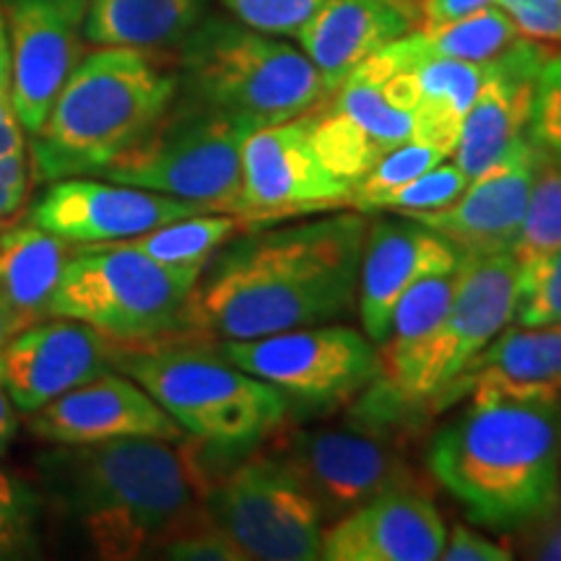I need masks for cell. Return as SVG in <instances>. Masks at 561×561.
Listing matches in <instances>:
<instances>
[{
  "instance_id": "cell-1",
  "label": "cell",
  "mask_w": 561,
  "mask_h": 561,
  "mask_svg": "<svg viewBox=\"0 0 561 561\" xmlns=\"http://www.w3.org/2000/svg\"><path fill=\"white\" fill-rule=\"evenodd\" d=\"M367 227L356 210L229 240L164 341H252L343 318L356 305Z\"/></svg>"
},
{
  "instance_id": "cell-2",
  "label": "cell",
  "mask_w": 561,
  "mask_h": 561,
  "mask_svg": "<svg viewBox=\"0 0 561 561\" xmlns=\"http://www.w3.org/2000/svg\"><path fill=\"white\" fill-rule=\"evenodd\" d=\"M39 473L96 557L112 561L159 551L203 510L208 489L191 455L153 437L58 447L42 455Z\"/></svg>"
},
{
  "instance_id": "cell-3",
  "label": "cell",
  "mask_w": 561,
  "mask_h": 561,
  "mask_svg": "<svg viewBox=\"0 0 561 561\" xmlns=\"http://www.w3.org/2000/svg\"><path fill=\"white\" fill-rule=\"evenodd\" d=\"M426 466L473 523H536L561 500V396L473 398L434 434Z\"/></svg>"
},
{
  "instance_id": "cell-4",
  "label": "cell",
  "mask_w": 561,
  "mask_h": 561,
  "mask_svg": "<svg viewBox=\"0 0 561 561\" xmlns=\"http://www.w3.org/2000/svg\"><path fill=\"white\" fill-rule=\"evenodd\" d=\"M180 94V70L161 53L102 47L76 66L37 136L34 182L91 178L133 149Z\"/></svg>"
},
{
  "instance_id": "cell-5",
  "label": "cell",
  "mask_w": 561,
  "mask_h": 561,
  "mask_svg": "<svg viewBox=\"0 0 561 561\" xmlns=\"http://www.w3.org/2000/svg\"><path fill=\"white\" fill-rule=\"evenodd\" d=\"M517 261L512 252L462 255L445 318L409 351L388 377H375L354 409V421L377 430H405L515 320Z\"/></svg>"
},
{
  "instance_id": "cell-6",
  "label": "cell",
  "mask_w": 561,
  "mask_h": 561,
  "mask_svg": "<svg viewBox=\"0 0 561 561\" xmlns=\"http://www.w3.org/2000/svg\"><path fill=\"white\" fill-rule=\"evenodd\" d=\"M178 50L182 94L252 128L307 115L333 94L305 53L240 21L203 16Z\"/></svg>"
},
{
  "instance_id": "cell-7",
  "label": "cell",
  "mask_w": 561,
  "mask_h": 561,
  "mask_svg": "<svg viewBox=\"0 0 561 561\" xmlns=\"http://www.w3.org/2000/svg\"><path fill=\"white\" fill-rule=\"evenodd\" d=\"M117 369L149 392L187 437L216 450L261 445L289 416V401L273 385L195 341L130 346Z\"/></svg>"
},
{
  "instance_id": "cell-8",
  "label": "cell",
  "mask_w": 561,
  "mask_h": 561,
  "mask_svg": "<svg viewBox=\"0 0 561 561\" xmlns=\"http://www.w3.org/2000/svg\"><path fill=\"white\" fill-rule=\"evenodd\" d=\"M201 271L164 265L128 242L81 244L47 318L81 320L125 346H149L178 331Z\"/></svg>"
},
{
  "instance_id": "cell-9",
  "label": "cell",
  "mask_w": 561,
  "mask_h": 561,
  "mask_svg": "<svg viewBox=\"0 0 561 561\" xmlns=\"http://www.w3.org/2000/svg\"><path fill=\"white\" fill-rule=\"evenodd\" d=\"M252 130L250 123L178 94L164 117L96 178L234 214L242 140Z\"/></svg>"
},
{
  "instance_id": "cell-10",
  "label": "cell",
  "mask_w": 561,
  "mask_h": 561,
  "mask_svg": "<svg viewBox=\"0 0 561 561\" xmlns=\"http://www.w3.org/2000/svg\"><path fill=\"white\" fill-rule=\"evenodd\" d=\"M268 453L333 523L385 491L421 486L388 430L351 421L348 426H278Z\"/></svg>"
},
{
  "instance_id": "cell-11",
  "label": "cell",
  "mask_w": 561,
  "mask_h": 561,
  "mask_svg": "<svg viewBox=\"0 0 561 561\" xmlns=\"http://www.w3.org/2000/svg\"><path fill=\"white\" fill-rule=\"evenodd\" d=\"M203 507L248 559H322L325 520L318 504L268 450L248 455L219 481H208Z\"/></svg>"
},
{
  "instance_id": "cell-12",
  "label": "cell",
  "mask_w": 561,
  "mask_h": 561,
  "mask_svg": "<svg viewBox=\"0 0 561 561\" xmlns=\"http://www.w3.org/2000/svg\"><path fill=\"white\" fill-rule=\"evenodd\" d=\"M224 359L276 388L286 401L328 411L359 398L377 377V346L346 325H305L252 341L216 343Z\"/></svg>"
},
{
  "instance_id": "cell-13",
  "label": "cell",
  "mask_w": 561,
  "mask_h": 561,
  "mask_svg": "<svg viewBox=\"0 0 561 561\" xmlns=\"http://www.w3.org/2000/svg\"><path fill=\"white\" fill-rule=\"evenodd\" d=\"M346 180L322 164L312 140V112L263 125L242 140V182L234 216L255 229L291 216L331 214L351 203Z\"/></svg>"
},
{
  "instance_id": "cell-14",
  "label": "cell",
  "mask_w": 561,
  "mask_h": 561,
  "mask_svg": "<svg viewBox=\"0 0 561 561\" xmlns=\"http://www.w3.org/2000/svg\"><path fill=\"white\" fill-rule=\"evenodd\" d=\"M11 47V100L26 136H37L81 62L89 0H0Z\"/></svg>"
},
{
  "instance_id": "cell-15",
  "label": "cell",
  "mask_w": 561,
  "mask_h": 561,
  "mask_svg": "<svg viewBox=\"0 0 561 561\" xmlns=\"http://www.w3.org/2000/svg\"><path fill=\"white\" fill-rule=\"evenodd\" d=\"M128 348L87 322L53 318L21 328L0 348V377L13 405L21 413H34L62 392L117 367Z\"/></svg>"
},
{
  "instance_id": "cell-16",
  "label": "cell",
  "mask_w": 561,
  "mask_h": 561,
  "mask_svg": "<svg viewBox=\"0 0 561 561\" xmlns=\"http://www.w3.org/2000/svg\"><path fill=\"white\" fill-rule=\"evenodd\" d=\"M206 210L198 203L121 182L68 178L50 182L30 206L26 219L70 244H100L136 240L146 231Z\"/></svg>"
},
{
  "instance_id": "cell-17",
  "label": "cell",
  "mask_w": 561,
  "mask_h": 561,
  "mask_svg": "<svg viewBox=\"0 0 561 561\" xmlns=\"http://www.w3.org/2000/svg\"><path fill=\"white\" fill-rule=\"evenodd\" d=\"M536 167L538 149L528 136H523L486 172L468 182L453 203L403 216L439 231L460 250V255L510 252L523 229Z\"/></svg>"
},
{
  "instance_id": "cell-18",
  "label": "cell",
  "mask_w": 561,
  "mask_h": 561,
  "mask_svg": "<svg viewBox=\"0 0 561 561\" xmlns=\"http://www.w3.org/2000/svg\"><path fill=\"white\" fill-rule=\"evenodd\" d=\"M30 432L55 447L153 437L180 442L182 426L128 375L102 371L30 413Z\"/></svg>"
},
{
  "instance_id": "cell-19",
  "label": "cell",
  "mask_w": 561,
  "mask_h": 561,
  "mask_svg": "<svg viewBox=\"0 0 561 561\" xmlns=\"http://www.w3.org/2000/svg\"><path fill=\"white\" fill-rule=\"evenodd\" d=\"M460 261V250L453 242L411 216L398 214L396 219L367 227L356 284L364 335L377 346L403 294L419 280L453 273Z\"/></svg>"
},
{
  "instance_id": "cell-20",
  "label": "cell",
  "mask_w": 561,
  "mask_h": 561,
  "mask_svg": "<svg viewBox=\"0 0 561 561\" xmlns=\"http://www.w3.org/2000/svg\"><path fill=\"white\" fill-rule=\"evenodd\" d=\"M549 53L551 47L543 42L517 37L486 62V76L453 151V161L468 180L486 172L515 140L528 136L536 79Z\"/></svg>"
},
{
  "instance_id": "cell-21",
  "label": "cell",
  "mask_w": 561,
  "mask_h": 561,
  "mask_svg": "<svg viewBox=\"0 0 561 561\" xmlns=\"http://www.w3.org/2000/svg\"><path fill=\"white\" fill-rule=\"evenodd\" d=\"M445 538V523L424 486H401L333 520L322 536V559L434 561Z\"/></svg>"
},
{
  "instance_id": "cell-22",
  "label": "cell",
  "mask_w": 561,
  "mask_h": 561,
  "mask_svg": "<svg viewBox=\"0 0 561 561\" xmlns=\"http://www.w3.org/2000/svg\"><path fill=\"white\" fill-rule=\"evenodd\" d=\"M561 396V325H507L455 380L432 398L426 411L437 413L462 396Z\"/></svg>"
},
{
  "instance_id": "cell-23",
  "label": "cell",
  "mask_w": 561,
  "mask_h": 561,
  "mask_svg": "<svg viewBox=\"0 0 561 561\" xmlns=\"http://www.w3.org/2000/svg\"><path fill=\"white\" fill-rule=\"evenodd\" d=\"M413 26L416 21L388 0H325L297 39L299 50L335 91L364 60Z\"/></svg>"
},
{
  "instance_id": "cell-24",
  "label": "cell",
  "mask_w": 561,
  "mask_h": 561,
  "mask_svg": "<svg viewBox=\"0 0 561 561\" xmlns=\"http://www.w3.org/2000/svg\"><path fill=\"white\" fill-rule=\"evenodd\" d=\"M206 3L208 0H89L83 37L96 47L178 50L206 16Z\"/></svg>"
},
{
  "instance_id": "cell-25",
  "label": "cell",
  "mask_w": 561,
  "mask_h": 561,
  "mask_svg": "<svg viewBox=\"0 0 561 561\" xmlns=\"http://www.w3.org/2000/svg\"><path fill=\"white\" fill-rule=\"evenodd\" d=\"M70 255V242L34 224L0 234V305L21 328L47 318Z\"/></svg>"
},
{
  "instance_id": "cell-26",
  "label": "cell",
  "mask_w": 561,
  "mask_h": 561,
  "mask_svg": "<svg viewBox=\"0 0 561 561\" xmlns=\"http://www.w3.org/2000/svg\"><path fill=\"white\" fill-rule=\"evenodd\" d=\"M486 62L426 58L416 66L419 104L413 110L411 140L453 157L462 121L479 94Z\"/></svg>"
},
{
  "instance_id": "cell-27",
  "label": "cell",
  "mask_w": 561,
  "mask_h": 561,
  "mask_svg": "<svg viewBox=\"0 0 561 561\" xmlns=\"http://www.w3.org/2000/svg\"><path fill=\"white\" fill-rule=\"evenodd\" d=\"M517 37L515 21L500 5L491 3L455 21H447L432 30L411 32L419 58H455L468 62H489L507 50Z\"/></svg>"
},
{
  "instance_id": "cell-28",
  "label": "cell",
  "mask_w": 561,
  "mask_h": 561,
  "mask_svg": "<svg viewBox=\"0 0 561 561\" xmlns=\"http://www.w3.org/2000/svg\"><path fill=\"white\" fill-rule=\"evenodd\" d=\"M242 221L234 214H219V210H206V214L185 216V219L170 221L157 227L136 240H125L133 248L146 252L153 261L164 265H178V268H206L210 257L227 244Z\"/></svg>"
},
{
  "instance_id": "cell-29",
  "label": "cell",
  "mask_w": 561,
  "mask_h": 561,
  "mask_svg": "<svg viewBox=\"0 0 561 561\" xmlns=\"http://www.w3.org/2000/svg\"><path fill=\"white\" fill-rule=\"evenodd\" d=\"M455 271L419 280L403 294L392 310L388 333L377 343V362H380L377 377H388L409 356V351L445 318L455 294Z\"/></svg>"
},
{
  "instance_id": "cell-30",
  "label": "cell",
  "mask_w": 561,
  "mask_h": 561,
  "mask_svg": "<svg viewBox=\"0 0 561 561\" xmlns=\"http://www.w3.org/2000/svg\"><path fill=\"white\" fill-rule=\"evenodd\" d=\"M335 112L348 117L380 157L411 140L413 112L398 110L385 100L380 81L356 68L325 100Z\"/></svg>"
},
{
  "instance_id": "cell-31",
  "label": "cell",
  "mask_w": 561,
  "mask_h": 561,
  "mask_svg": "<svg viewBox=\"0 0 561 561\" xmlns=\"http://www.w3.org/2000/svg\"><path fill=\"white\" fill-rule=\"evenodd\" d=\"M561 248V159L538 151L523 229L512 244L517 268Z\"/></svg>"
},
{
  "instance_id": "cell-32",
  "label": "cell",
  "mask_w": 561,
  "mask_h": 561,
  "mask_svg": "<svg viewBox=\"0 0 561 561\" xmlns=\"http://www.w3.org/2000/svg\"><path fill=\"white\" fill-rule=\"evenodd\" d=\"M39 491L21 476L0 468V561L39 557Z\"/></svg>"
},
{
  "instance_id": "cell-33",
  "label": "cell",
  "mask_w": 561,
  "mask_h": 561,
  "mask_svg": "<svg viewBox=\"0 0 561 561\" xmlns=\"http://www.w3.org/2000/svg\"><path fill=\"white\" fill-rule=\"evenodd\" d=\"M445 159V153L421 144V140H405V144L385 153L364 178L354 182L348 206L359 214L380 210L385 198H390L392 193L401 191L403 185H409L411 180H416L419 174L432 170Z\"/></svg>"
},
{
  "instance_id": "cell-34",
  "label": "cell",
  "mask_w": 561,
  "mask_h": 561,
  "mask_svg": "<svg viewBox=\"0 0 561 561\" xmlns=\"http://www.w3.org/2000/svg\"><path fill=\"white\" fill-rule=\"evenodd\" d=\"M517 325H561V248L523 265L517 276Z\"/></svg>"
},
{
  "instance_id": "cell-35",
  "label": "cell",
  "mask_w": 561,
  "mask_h": 561,
  "mask_svg": "<svg viewBox=\"0 0 561 561\" xmlns=\"http://www.w3.org/2000/svg\"><path fill=\"white\" fill-rule=\"evenodd\" d=\"M528 138L538 151L561 159V53L546 55L536 79Z\"/></svg>"
},
{
  "instance_id": "cell-36",
  "label": "cell",
  "mask_w": 561,
  "mask_h": 561,
  "mask_svg": "<svg viewBox=\"0 0 561 561\" xmlns=\"http://www.w3.org/2000/svg\"><path fill=\"white\" fill-rule=\"evenodd\" d=\"M234 21L271 37H297L325 0H221Z\"/></svg>"
},
{
  "instance_id": "cell-37",
  "label": "cell",
  "mask_w": 561,
  "mask_h": 561,
  "mask_svg": "<svg viewBox=\"0 0 561 561\" xmlns=\"http://www.w3.org/2000/svg\"><path fill=\"white\" fill-rule=\"evenodd\" d=\"M466 172L455 161L445 164L439 161L437 167L419 174L401 191H396L390 198H385L380 210H396V214H419V210H434L453 203L468 185Z\"/></svg>"
},
{
  "instance_id": "cell-38",
  "label": "cell",
  "mask_w": 561,
  "mask_h": 561,
  "mask_svg": "<svg viewBox=\"0 0 561 561\" xmlns=\"http://www.w3.org/2000/svg\"><path fill=\"white\" fill-rule=\"evenodd\" d=\"M161 557L180 561H248L244 551L224 533L203 507L185 528L161 543Z\"/></svg>"
},
{
  "instance_id": "cell-39",
  "label": "cell",
  "mask_w": 561,
  "mask_h": 561,
  "mask_svg": "<svg viewBox=\"0 0 561 561\" xmlns=\"http://www.w3.org/2000/svg\"><path fill=\"white\" fill-rule=\"evenodd\" d=\"M523 37L561 47V0H494Z\"/></svg>"
},
{
  "instance_id": "cell-40",
  "label": "cell",
  "mask_w": 561,
  "mask_h": 561,
  "mask_svg": "<svg viewBox=\"0 0 561 561\" xmlns=\"http://www.w3.org/2000/svg\"><path fill=\"white\" fill-rule=\"evenodd\" d=\"M445 561H507L512 553L504 546L489 541L481 533L468 528V525H455L450 536L445 538L442 557Z\"/></svg>"
},
{
  "instance_id": "cell-41",
  "label": "cell",
  "mask_w": 561,
  "mask_h": 561,
  "mask_svg": "<svg viewBox=\"0 0 561 561\" xmlns=\"http://www.w3.org/2000/svg\"><path fill=\"white\" fill-rule=\"evenodd\" d=\"M494 0H421L419 3V30H432L447 21H455L468 13L491 5Z\"/></svg>"
},
{
  "instance_id": "cell-42",
  "label": "cell",
  "mask_w": 561,
  "mask_h": 561,
  "mask_svg": "<svg viewBox=\"0 0 561 561\" xmlns=\"http://www.w3.org/2000/svg\"><path fill=\"white\" fill-rule=\"evenodd\" d=\"M530 525H538V530L533 533L530 557L561 561V500L553 504L543 517H538V520Z\"/></svg>"
},
{
  "instance_id": "cell-43",
  "label": "cell",
  "mask_w": 561,
  "mask_h": 561,
  "mask_svg": "<svg viewBox=\"0 0 561 561\" xmlns=\"http://www.w3.org/2000/svg\"><path fill=\"white\" fill-rule=\"evenodd\" d=\"M24 128H21L16 110H13L11 96L0 100V157H13V153L26 151Z\"/></svg>"
},
{
  "instance_id": "cell-44",
  "label": "cell",
  "mask_w": 561,
  "mask_h": 561,
  "mask_svg": "<svg viewBox=\"0 0 561 561\" xmlns=\"http://www.w3.org/2000/svg\"><path fill=\"white\" fill-rule=\"evenodd\" d=\"M19 432V409L13 405L9 390H5L3 377H0V455L11 447Z\"/></svg>"
},
{
  "instance_id": "cell-45",
  "label": "cell",
  "mask_w": 561,
  "mask_h": 561,
  "mask_svg": "<svg viewBox=\"0 0 561 561\" xmlns=\"http://www.w3.org/2000/svg\"><path fill=\"white\" fill-rule=\"evenodd\" d=\"M3 96H11V47L3 9H0V100Z\"/></svg>"
},
{
  "instance_id": "cell-46",
  "label": "cell",
  "mask_w": 561,
  "mask_h": 561,
  "mask_svg": "<svg viewBox=\"0 0 561 561\" xmlns=\"http://www.w3.org/2000/svg\"><path fill=\"white\" fill-rule=\"evenodd\" d=\"M19 331H21L19 320L13 318V314L5 310L3 305H0V348H3L5 343H9Z\"/></svg>"
},
{
  "instance_id": "cell-47",
  "label": "cell",
  "mask_w": 561,
  "mask_h": 561,
  "mask_svg": "<svg viewBox=\"0 0 561 561\" xmlns=\"http://www.w3.org/2000/svg\"><path fill=\"white\" fill-rule=\"evenodd\" d=\"M388 3L398 5V9H401L403 13H409V16L416 21V26H419V3H421V0H388Z\"/></svg>"
}]
</instances>
